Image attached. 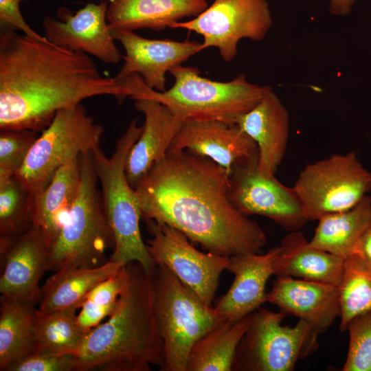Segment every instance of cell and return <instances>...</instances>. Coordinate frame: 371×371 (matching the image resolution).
Returning <instances> with one entry per match:
<instances>
[{"mask_svg": "<svg viewBox=\"0 0 371 371\" xmlns=\"http://www.w3.org/2000/svg\"><path fill=\"white\" fill-rule=\"evenodd\" d=\"M229 175L205 156L168 150L134 187L142 217L175 227L209 252L260 253L266 234L233 204Z\"/></svg>", "mask_w": 371, "mask_h": 371, "instance_id": "cell-1", "label": "cell"}, {"mask_svg": "<svg viewBox=\"0 0 371 371\" xmlns=\"http://www.w3.org/2000/svg\"><path fill=\"white\" fill-rule=\"evenodd\" d=\"M128 89L101 74L91 56L16 31L0 30V128L43 131L56 113Z\"/></svg>", "mask_w": 371, "mask_h": 371, "instance_id": "cell-2", "label": "cell"}, {"mask_svg": "<svg viewBox=\"0 0 371 371\" xmlns=\"http://www.w3.org/2000/svg\"><path fill=\"white\" fill-rule=\"evenodd\" d=\"M126 278L107 319L88 332L75 353V371H149L165 363L156 325L152 273L141 264L125 265Z\"/></svg>", "mask_w": 371, "mask_h": 371, "instance_id": "cell-3", "label": "cell"}, {"mask_svg": "<svg viewBox=\"0 0 371 371\" xmlns=\"http://www.w3.org/2000/svg\"><path fill=\"white\" fill-rule=\"evenodd\" d=\"M169 73L174 83L164 91L149 88L137 74L129 76L120 84L128 89L130 98L157 100L184 122L219 120L235 123L272 89L249 82L243 74L232 80L220 82L201 76L197 68L182 65L173 67Z\"/></svg>", "mask_w": 371, "mask_h": 371, "instance_id": "cell-4", "label": "cell"}, {"mask_svg": "<svg viewBox=\"0 0 371 371\" xmlns=\"http://www.w3.org/2000/svg\"><path fill=\"white\" fill-rule=\"evenodd\" d=\"M142 129L143 125L138 126L137 119H134L117 140L110 157H106L100 146L91 153L102 188L105 216L114 238V248L109 260L123 265L137 262L152 273L156 265L142 239L139 228L142 211L125 172L128 153Z\"/></svg>", "mask_w": 371, "mask_h": 371, "instance_id": "cell-5", "label": "cell"}, {"mask_svg": "<svg viewBox=\"0 0 371 371\" xmlns=\"http://www.w3.org/2000/svg\"><path fill=\"white\" fill-rule=\"evenodd\" d=\"M152 279L155 322L165 357L161 371H186L194 344L225 319L167 267L156 265Z\"/></svg>", "mask_w": 371, "mask_h": 371, "instance_id": "cell-6", "label": "cell"}, {"mask_svg": "<svg viewBox=\"0 0 371 371\" xmlns=\"http://www.w3.org/2000/svg\"><path fill=\"white\" fill-rule=\"evenodd\" d=\"M91 152L80 156L81 183L78 196L48 254V269L91 268L105 262V251L114 248Z\"/></svg>", "mask_w": 371, "mask_h": 371, "instance_id": "cell-7", "label": "cell"}, {"mask_svg": "<svg viewBox=\"0 0 371 371\" xmlns=\"http://www.w3.org/2000/svg\"><path fill=\"white\" fill-rule=\"evenodd\" d=\"M104 131L81 104L58 111L14 177L33 196L39 194L59 168L99 146Z\"/></svg>", "mask_w": 371, "mask_h": 371, "instance_id": "cell-8", "label": "cell"}, {"mask_svg": "<svg viewBox=\"0 0 371 371\" xmlns=\"http://www.w3.org/2000/svg\"><path fill=\"white\" fill-rule=\"evenodd\" d=\"M286 314L258 308L249 315L247 329L235 355L232 370L291 371L297 362L319 348V334L306 322L282 325Z\"/></svg>", "mask_w": 371, "mask_h": 371, "instance_id": "cell-9", "label": "cell"}, {"mask_svg": "<svg viewBox=\"0 0 371 371\" xmlns=\"http://www.w3.org/2000/svg\"><path fill=\"white\" fill-rule=\"evenodd\" d=\"M293 188L307 221L348 210L371 191V172L354 152L308 164Z\"/></svg>", "mask_w": 371, "mask_h": 371, "instance_id": "cell-10", "label": "cell"}, {"mask_svg": "<svg viewBox=\"0 0 371 371\" xmlns=\"http://www.w3.org/2000/svg\"><path fill=\"white\" fill-rule=\"evenodd\" d=\"M267 0H214L194 19L171 28L184 29L203 38L201 50L216 47L225 62L235 58L242 38L262 41L272 25Z\"/></svg>", "mask_w": 371, "mask_h": 371, "instance_id": "cell-11", "label": "cell"}, {"mask_svg": "<svg viewBox=\"0 0 371 371\" xmlns=\"http://www.w3.org/2000/svg\"><path fill=\"white\" fill-rule=\"evenodd\" d=\"M145 221L153 236L146 246L155 265L167 267L202 302L212 306L229 257L200 251L175 227L150 220Z\"/></svg>", "mask_w": 371, "mask_h": 371, "instance_id": "cell-12", "label": "cell"}, {"mask_svg": "<svg viewBox=\"0 0 371 371\" xmlns=\"http://www.w3.org/2000/svg\"><path fill=\"white\" fill-rule=\"evenodd\" d=\"M258 157L234 166L229 175V195L236 207L246 216H266L284 229L299 231L308 221L293 187L275 175L261 173Z\"/></svg>", "mask_w": 371, "mask_h": 371, "instance_id": "cell-13", "label": "cell"}, {"mask_svg": "<svg viewBox=\"0 0 371 371\" xmlns=\"http://www.w3.org/2000/svg\"><path fill=\"white\" fill-rule=\"evenodd\" d=\"M108 0L89 3L73 14L58 8L57 19L47 15L42 21L44 36L53 45L94 56L106 64L122 58L106 19Z\"/></svg>", "mask_w": 371, "mask_h": 371, "instance_id": "cell-14", "label": "cell"}, {"mask_svg": "<svg viewBox=\"0 0 371 371\" xmlns=\"http://www.w3.org/2000/svg\"><path fill=\"white\" fill-rule=\"evenodd\" d=\"M110 29L113 38L125 51L124 63L113 77L119 84L129 76L137 74L149 88L164 91L166 73L201 51V43L196 41L149 39L135 31Z\"/></svg>", "mask_w": 371, "mask_h": 371, "instance_id": "cell-15", "label": "cell"}, {"mask_svg": "<svg viewBox=\"0 0 371 371\" xmlns=\"http://www.w3.org/2000/svg\"><path fill=\"white\" fill-rule=\"evenodd\" d=\"M49 250L35 225L19 236H0L1 296L38 304L39 282L49 270Z\"/></svg>", "mask_w": 371, "mask_h": 371, "instance_id": "cell-16", "label": "cell"}, {"mask_svg": "<svg viewBox=\"0 0 371 371\" xmlns=\"http://www.w3.org/2000/svg\"><path fill=\"white\" fill-rule=\"evenodd\" d=\"M181 150L205 156L229 174L236 165L258 157L251 137L236 123L219 120L183 122L168 150Z\"/></svg>", "mask_w": 371, "mask_h": 371, "instance_id": "cell-17", "label": "cell"}, {"mask_svg": "<svg viewBox=\"0 0 371 371\" xmlns=\"http://www.w3.org/2000/svg\"><path fill=\"white\" fill-rule=\"evenodd\" d=\"M280 250L279 245L264 254L247 253L229 257L226 270L234 275V280L214 307L222 317L241 319L267 302L266 283L274 275Z\"/></svg>", "mask_w": 371, "mask_h": 371, "instance_id": "cell-18", "label": "cell"}, {"mask_svg": "<svg viewBox=\"0 0 371 371\" xmlns=\"http://www.w3.org/2000/svg\"><path fill=\"white\" fill-rule=\"evenodd\" d=\"M267 302L306 322L319 333L326 331L340 314L337 286L290 276H277L267 293Z\"/></svg>", "mask_w": 371, "mask_h": 371, "instance_id": "cell-19", "label": "cell"}, {"mask_svg": "<svg viewBox=\"0 0 371 371\" xmlns=\"http://www.w3.org/2000/svg\"><path fill=\"white\" fill-rule=\"evenodd\" d=\"M133 100L135 109L145 119L141 135L126 161V175L134 188L152 166L167 154L184 121L157 100L146 98Z\"/></svg>", "mask_w": 371, "mask_h": 371, "instance_id": "cell-20", "label": "cell"}, {"mask_svg": "<svg viewBox=\"0 0 371 371\" xmlns=\"http://www.w3.org/2000/svg\"><path fill=\"white\" fill-rule=\"evenodd\" d=\"M235 123L256 143L259 171L275 175L286 153L290 125L289 112L273 89Z\"/></svg>", "mask_w": 371, "mask_h": 371, "instance_id": "cell-21", "label": "cell"}, {"mask_svg": "<svg viewBox=\"0 0 371 371\" xmlns=\"http://www.w3.org/2000/svg\"><path fill=\"white\" fill-rule=\"evenodd\" d=\"M207 7V0H108L106 19L110 28L161 31Z\"/></svg>", "mask_w": 371, "mask_h": 371, "instance_id": "cell-22", "label": "cell"}, {"mask_svg": "<svg viewBox=\"0 0 371 371\" xmlns=\"http://www.w3.org/2000/svg\"><path fill=\"white\" fill-rule=\"evenodd\" d=\"M274 275L299 278L337 286L341 282L344 259L309 245L304 234L291 232L281 241Z\"/></svg>", "mask_w": 371, "mask_h": 371, "instance_id": "cell-23", "label": "cell"}, {"mask_svg": "<svg viewBox=\"0 0 371 371\" xmlns=\"http://www.w3.org/2000/svg\"><path fill=\"white\" fill-rule=\"evenodd\" d=\"M80 157L59 168L45 190L33 201V225L41 232L50 249L80 190Z\"/></svg>", "mask_w": 371, "mask_h": 371, "instance_id": "cell-24", "label": "cell"}, {"mask_svg": "<svg viewBox=\"0 0 371 371\" xmlns=\"http://www.w3.org/2000/svg\"><path fill=\"white\" fill-rule=\"evenodd\" d=\"M124 265L109 260L95 267H66L58 270L41 287L37 308L41 311L78 309L94 287Z\"/></svg>", "mask_w": 371, "mask_h": 371, "instance_id": "cell-25", "label": "cell"}, {"mask_svg": "<svg viewBox=\"0 0 371 371\" xmlns=\"http://www.w3.org/2000/svg\"><path fill=\"white\" fill-rule=\"evenodd\" d=\"M371 221V198L365 196L353 207L318 220L311 247L343 259L357 253L361 238Z\"/></svg>", "mask_w": 371, "mask_h": 371, "instance_id": "cell-26", "label": "cell"}, {"mask_svg": "<svg viewBox=\"0 0 371 371\" xmlns=\"http://www.w3.org/2000/svg\"><path fill=\"white\" fill-rule=\"evenodd\" d=\"M35 303L1 296L0 370L35 352Z\"/></svg>", "mask_w": 371, "mask_h": 371, "instance_id": "cell-27", "label": "cell"}, {"mask_svg": "<svg viewBox=\"0 0 371 371\" xmlns=\"http://www.w3.org/2000/svg\"><path fill=\"white\" fill-rule=\"evenodd\" d=\"M249 322V315L239 320L225 319L201 337L189 355L186 371L232 370L238 346Z\"/></svg>", "mask_w": 371, "mask_h": 371, "instance_id": "cell-28", "label": "cell"}, {"mask_svg": "<svg viewBox=\"0 0 371 371\" xmlns=\"http://www.w3.org/2000/svg\"><path fill=\"white\" fill-rule=\"evenodd\" d=\"M77 310L41 311L37 308L34 322L35 352L75 354L86 335L77 321Z\"/></svg>", "mask_w": 371, "mask_h": 371, "instance_id": "cell-29", "label": "cell"}, {"mask_svg": "<svg viewBox=\"0 0 371 371\" xmlns=\"http://www.w3.org/2000/svg\"><path fill=\"white\" fill-rule=\"evenodd\" d=\"M337 289L339 330L344 332L354 317L371 312V269L359 254L344 260V272Z\"/></svg>", "mask_w": 371, "mask_h": 371, "instance_id": "cell-30", "label": "cell"}, {"mask_svg": "<svg viewBox=\"0 0 371 371\" xmlns=\"http://www.w3.org/2000/svg\"><path fill=\"white\" fill-rule=\"evenodd\" d=\"M33 201L15 177L0 183V236H19L33 226Z\"/></svg>", "mask_w": 371, "mask_h": 371, "instance_id": "cell-31", "label": "cell"}, {"mask_svg": "<svg viewBox=\"0 0 371 371\" xmlns=\"http://www.w3.org/2000/svg\"><path fill=\"white\" fill-rule=\"evenodd\" d=\"M124 266L94 287L82 302L77 321L86 334L107 318L115 308L125 282Z\"/></svg>", "mask_w": 371, "mask_h": 371, "instance_id": "cell-32", "label": "cell"}, {"mask_svg": "<svg viewBox=\"0 0 371 371\" xmlns=\"http://www.w3.org/2000/svg\"><path fill=\"white\" fill-rule=\"evenodd\" d=\"M38 136L36 131L29 129L1 130L0 183L16 175Z\"/></svg>", "mask_w": 371, "mask_h": 371, "instance_id": "cell-33", "label": "cell"}, {"mask_svg": "<svg viewBox=\"0 0 371 371\" xmlns=\"http://www.w3.org/2000/svg\"><path fill=\"white\" fill-rule=\"evenodd\" d=\"M348 350L343 371H371V312L354 317L348 324Z\"/></svg>", "mask_w": 371, "mask_h": 371, "instance_id": "cell-34", "label": "cell"}, {"mask_svg": "<svg viewBox=\"0 0 371 371\" xmlns=\"http://www.w3.org/2000/svg\"><path fill=\"white\" fill-rule=\"evenodd\" d=\"M75 370V354L34 352L10 366L7 371Z\"/></svg>", "mask_w": 371, "mask_h": 371, "instance_id": "cell-35", "label": "cell"}, {"mask_svg": "<svg viewBox=\"0 0 371 371\" xmlns=\"http://www.w3.org/2000/svg\"><path fill=\"white\" fill-rule=\"evenodd\" d=\"M23 0H0V30L20 31L41 41L47 39L34 30L22 15L20 5Z\"/></svg>", "mask_w": 371, "mask_h": 371, "instance_id": "cell-36", "label": "cell"}, {"mask_svg": "<svg viewBox=\"0 0 371 371\" xmlns=\"http://www.w3.org/2000/svg\"><path fill=\"white\" fill-rule=\"evenodd\" d=\"M357 253L371 269V221L361 238Z\"/></svg>", "mask_w": 371, "mask_h": 371, "instance_id": "cell-37", "label": "cell"}, {"mask_svg": "<svg viewBox=\"0 0 371 371\" xmlns=\"http://www.w3.org/2000/svg\"><path fill=\"white\" fill-rule=\"evenodd\" d=\"M356 0H329V8L332 14L345 16L350 13Z\"/></svg>", "mask_w": 371, "mask_h": 371, "instance_id": "cell-38", "label": "cell"}]
</instances>
